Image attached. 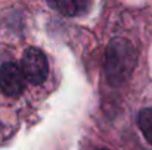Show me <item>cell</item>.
Instances as JSON below:
<instances>
[{
    "label": "cell",
    "instance_id": "6da1fadb",
    "mask_svg": "<svg viewBox=\"0 0 152 150\" xmlns=\"http://www.w3.org/2000/svg\"><path fill=\"white\" fill-rule=\"evenodd\" d=\"M137 63V51L134 46L126 38H112L105 51L103 71L106 81L120 87L126 84Z\"/></svg>",
    "mask_w": 152,
    "mask_h": 150
},
{
    "label": "cell",
    "instance_id": "7a4b0ae2",
    "mask_svg": "<svg viewBox=\"0 0 152 150\" xmlns=\"http://www.w3.org/2000/svg\"><path fill=\"white\" fill-rule=\"evenodd\" d=\"M21 71L24 74L25 81L33 86H40L48 80L49 74V62L42 50L30 47L24 51L21 60Z\"/></svg>",
    "mask_w": 152,
    "mask_h": 150
},
{
    "label": "cell",
    "instance_id": "3957f363",
    "mask_svg": "<svg viewBox=\"0 0 152 150\" xmlns=\"http://www.w3.org/2000/svg\"><path fill=\"white\" fill-rule=\"evenodd\" d=\"M0 90L10 97L19 96L25 90V78L18 65L12 62L0 65Z\"/></svg>",
    "mask_w": 152,
    "mask_h": 150
},
{
    "label": "cell",
    "instance_id": "277c9868",
    "mask_svg": "<svg viewBox=\"0 0 152 150\" xmlns=\"http://www.w3.org/2000/svg\"><path fill=\"white\" fill-rule=\"evenodd\" d=\"M48 4L53 9H58L65 16H78L90 7L87 0H56L48 1Z\"/></svg>",
    "mask_w": 152,
    "mask_h": 150
},
{
    "label": "cell",
    "instance_id": "5b68a950",
    "mask_svg": "<svg viewBox=\"0 0 152 150\" xmlns=\"http://www.w3.org/2000/svg\"><path fill=\"white\" fill-rule=\"evenodd\" d=\"M137 124H139V128L142 130L145 138L148 140V143L152 146V107L143 109V110L139 112Z\"/></svg>",
    "mask_w": 152,
    "mask_h": 150
},
{
    "label": "cell",
    "instance_id": "8992f818",
    "mask_svg": "<svg viewBox=\"0 0 152 150\" xmlns=\"http://www.w3.org/2000/svg\"><path fill=\"white\" fill-rule=\"evenodd\" d=\"M99 150H108V149H99Z\"/></svg>",
    "mask_w": 152,
    "mask_h": 150
}]
</instances>
